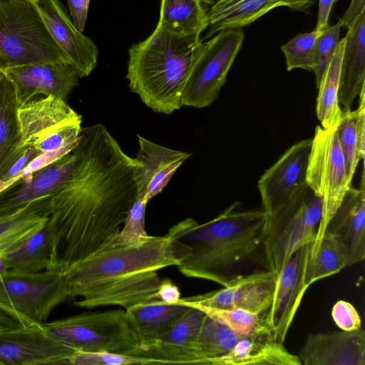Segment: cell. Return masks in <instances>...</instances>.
Returning <instances> with one entry per match:
<instances>
[{"instance_id":"9","label":"cell","mask_w":365,"mask_h":365,"mask_svg":"<svg viewBox=\"0 0 365 365\" xmlns=\"http://www.w3.org/2000/svg\"><path fill=\"white\" fill-rule=\"evenodd\" d=\"M244 38L242 29H227L202 42L188 73L183 106L202 108L217 99Z\"/></svg>"},{"instance_id":"31","label":"cell","mask_w":365,"mask_h":365,"mask_svg":"<svg viewBox=\"0 0 365 365\" xmlns=\"http://www.w3.org/2000/svg\"><path fill=\"white\" fill-rule=\"evenodd\" d=\"M345 38L340 40L336 51L317 86L316 113L324 128L338 125L343 111L339 101L340 71L345 47Z\"/></svg>"},{"instance_id":"48","label":"cell","mask_w":365,"mask_h":365,"mask_svg":"<svg viewBox=\"0 0 365 365\" xmlns=\"http://www.w3.org/2000/svg\"><path fill=\"white\" fill-rule=\"evenodd\" d=\"M40 153L41 152L35 148H29L16 161L1 180L8 181L19 175L22 170L24 169L25 167Z\"/></svg>"},{"instance_id":"33","label":"cell","mask_w":365,"mask_h":365,"mask_svg":"<svg viewBox=\"0 0 365 365\" xmlns=\"http://www.w3.org/2000/svg\"><path fill=\"white\" fill-rule=\"evenodd\" d=\"M346 267L347 259L344 247L334 235L326 232L317 247L307 258L305 284L309 287L317 281L335 274Z\"/></svg>"},{"instance_id":"38","label":"cell","mask_w":365,"mask_h":365,"mask_svg":"<svg viewBox=\"0 0 365 365\" xmlns=\"http://www.w3.org/2000/svg\"><path fill=\"white\" fill-rule=\"evenodd\" d=\"M148 202L136 197L124 220L123 227L106 247L138 245L148 239L150 235L147 234L145 227V208Z\"/></svg>"},{"instance_id":"36","label":"cell","mask_w":365,"mask_h":365,"mask_svg":"<svg viewBox=\"0 0 365 365\" xmlns=\"http://www.w3.org/2000/svg\"><path fill=\"white\" fill-rule=\"evenodd\" d=\"M51 209V195H46L0 215V236L32 222L48 217Z\"/></svg>"},{"instance_id":"2","label":"cell","mask_w":365,"mask_h":365,"mask_svg":"<svg viewBox=\"0 0 365 365\" xmlns=\"http://www.w3.org/2000/svg\"><path fill=\"white\" fill-rule=\"evenodd\" d=\"M267 217L262 208L247 210L237 201L203 224L190 217L177 223L168 235L179 271L224 287L251 264L260 262L267 269L263 245Z\"/></svg>"},{"instance_id":"26","label":"cell","mask_w":365,"mask_h":365,"mask_svg":"<svg viewBox=\"0 0 365 365\" xmlns=\"http://www.w3.org/2000/svg\"><path fill=\"white\" fill-rule=\"evenodd\" d=\"M342 58L339 101L343 112L351 106L365 87V10L347 29Z\"/></svg>"},{"instance_id":"44","label":"cell","mask_w":365,"mask_h":365,"mask_svg":"<svg viewBox=\"0 0 365 365\" xmlns=\"http://www.w3.org/2000/svg\"><path fill=\"white\" fill-rule=\"evenodd\" d=\"M33 323L15 310L0 303V333L16 329Z\"/></svg>"},{"instance_id":"24","label":"cell","mask_w":365,"mask_h":365,"mask_svg":"<svg viewBox=\"0 0 365 365\" xmlns=\"http://www.w3.org/2000/svg\"><path fill=\"white\" fill-rule=\"evenodd\" d=\"M315 0H217L210 11L209 29L205 38L227 30L242 29L273 9L288 7L293 11L308 12Z\"/></svg>"},{"instance_id":"28","label":"cell","mask_w":365,"mask_h":365,"mask_svg":"<svg viewBox=\"0 0 365 365\" xmlns=\"http://www.w3.org/2000/svg\"><path fill=\"white\" fill-rule=\"evenodd\" d=\"M214 0H160L157 26L181 36L200 38L209 26Z\"/></svg>"},{"instance_id":"34","label":"cell","mask_w":365,"mask_h":365,"mask_svg":"<svg viewBox=\"0 0 365 365\" xmlns=\"http://www.w3.org/2000/svg\"><path fill=\"white\" fill-rule=\"evenodd\" d=\"M196 308L200 309L205 314L241 336H247L268 329L264 324L261 317L245 310L206 307Z\"/></svg>"},{"instance_id":"13","label":"cell","mask_w":365,"mask_h":365,"mask_svg":"<svg viewBox=\"0 0 365 365\" xmlns=\"http://www.w3.org/2000/svg\"><path fill=\"white\" fill-rule=\"evenodd\" d=\"M312 244L297 250L277 276L272 302L262 317L273 339L282 344L309 288L304 274Z\"/></svg>"},{"instance_id":"20","label":"cell","mask_w":365,"mask_h":365,"mask_svg":"<svg viewBox=\"0 0 365 365\" xmlns=\"http://www.w3.org/2000/svg\"><path fill=\"white\" fill-rule=\"evenodd\" d=\"M298 356L304 365H365V331L311 334Z\"/></svg>"},{"instance_id":"19","label":"cell","mask_w":365,"mask_h":365,"mask_svg":"<svg viewBox=\"0 0 365 365\" xmlns=\"http://www.w3.org/2000/svg\"><path fill=\"white\" fill-rule=\"evenodd\" d=\"M20 148H36L63 127L81 121V116L59 98H35L19 107Z\"/></svg>"},{"instance_id":"15","label":"cell","mask_w":365,"mask_h":365,"mask_svg":"<svg viewBox=\"0 0 365 365\" xmlns=\"http://www.w3.org/2000/svg\"><path fill=\"white\" fill-rule=\"evenodd\" d=\"M13 82L19 107L38 96H53L66 101L80 76L67 62H44L2 69Z\"/></svg>"},{"instance_id":"10","label":"cell","mask_w":365,"mask_h":365,"mask_svg":"<svg viewBox=\"0 0 365 365\" xmlns=\"http://www.w3.org/2000/svg\"><path fill=\"white\" fill-rule=\"evenodd\" d=\"M63 269L29 273L7 269L0 272V303L35 323H44L51 310L69 299Z\"/></svg>"},{"instance_id":"25","label":"cell","mask_w":365,"mask_h":365,"mask_svg":"<svg viewBox=\"0 0 365 365\" xmlns=\"http://www.w3.org/2000/svg\"><path fill=\"white\" fill-rule=\"evenodd\" d=\"M210 365H302V362L267 329L244 336L227 354Z\"/></svg>"},{"instance_id":"46","label":"cell","mask_w":365,"mask_h":365,"mask_svg":"<svg viewBox=\"0 0 365 365\" xmlns=\"http://www.w3.org/2000/svg\"><path fill=\"white\" fill-rule=\"evenodd\" d=\"M359 104L357 108L356 136L359 155L361 160H364L365 153V87L361 89Z\"/></svg>"},{"instance_id":"5","label":"cell","mask_w":365,"mask_h":365,"mask_svg":"<svg viewBox=\"0 0 365 365\" xmlns=\"http://www.w3.org/2000/svg\"><path fill=\"white\" fill-rule=\"evenodd\" d=\"M44 62L69 61L34 1L0 0V69Z\"/></svg>"},{"instance_id":"21","label":"cell","mask_w":365,"mask_h":365,"mask_svg":"<svg viewBox=\"0 0 365 365\" xmlns=\"http://www.w3.org/2000/svg\"><path fill=\"white\" fill-rule=\"evenodd\" d=\"M364 187L363 165L360 188L351 186L325 230L341 242L346 253L347 267L365 258Z\"/></svg>"},{"instance_id":"27","label":"cell","mask_w":365,"mask_h":365,"mask_svg":"<svg viewBox=\"0 0 365 365\" xmlns=\"http://www.w3.org/2000/svg\"><path fill=\"white\" fill-rule=\"evenodd\" d=\"M19 104L15 86L0 69V180L28 148H20Z\"/></svg>"},{"instance_id":"23","label":"cell","mask_w":365,"mask_h":365,"mask_svg":"<svg viewBox=\"0 0 365 365\" xmlns=\"http://www.w3.org/2000/svg\"><path fill=\"white\" fill-rule=\"evenodd\" d=\"M160 282L157 270L130 274L94 288L75 304L86 308L118 305L127 309L158 299L157 292Z\"/></svg>"},{"instance_id":"30","label":"cell","mask_w":365,"mask_h":365,"mask_svg":"<svg viewBox=\"0 0 365 365\" xmlns=\"http://www.w3.org/2000/svg\"><path fill=\"white\" fill-rule=\"evenodd\" d=\"M188 309L185 305L168 304L160 299H153L125 310L142 343L165 334Z\"/></svg>"},{"instance_id":"1","label":"cell","mask_w":365,"mask_h":365,"mask_svg":"<svg viewBox=\"0 0 365 365\" xmlns=\"http://www.w3.org/2000/svg\"><path fill=\"white\" fill-rule=\"evenodd\" d=\"M71 152L75 164L51 195L48 220L63 270L106 247L137 197L133 158L103 125L82 128Z\"/></svg>"},{"instance_id":"4","label":"cell","mask_w":365,"mask_h":365,"mask_svg":"<svg viewBox=\"0 0 365 365\" xmlns=\"http://www.w3.org/2000/svg\"><path fill=\"white\" fill-rule=\"evenodd\" d=\"M178 264L168 234L150 236L138 245L104 248L69 267L63 271L65 289L69 298L83 297L110 281Z\"/></svg>"},{"instance_id":"22","label":"cell","mask_w":365,"mask_h":365,"mask_svg":"<svg viewBox=\"0 0 365 365\" xmlns=\"http://www.w3.org/2000/svg\"><path fill=\"white\" fill-rule=\"evenodd\" d=\"M76 161L71 152L54 163L22 176L0 192V215L37 198L52 195L71 171Z\"/></svg>"},{"instance_id":"50","label":"cell","mask_w":365,"mask_h":365,"mask_svg":"<svg viewBox=\"0 0 365 365\" xmlns=\"http://www.w3.org/2000/svg\"><path fill=\"white\" fill-rule=\"evenodd\" d=\"M337 0H319L315 31L321 32L329 26V18L334 4Z\"/></svg>"},{"instance_id":"18","label":"cell","mask_w":365,"mask_h":365,"mask_svg":"<svg viewBox=\"0 0 365 365\" xmlns=\"http://www.w3.org/2000/svg\"><path fill=\"white\" fill-rule=\"evenodd\" d=\"M204 317L200 309L189 307L168 331L157 339L142 342L137 356L148 359L153 364H196L194 346Z\"/></svg>"},{"instance_id":"42","label":"cell","mask_w":365,"mask_h":365,"mask_svg":"<svg viewBox=\"0 0 365 365\" xmlns=\"http://www.w3.org/2000/svg\"><path fill=\"white\" fill-rule=\"evenodd\" d=\"M331 317L342 331H354L361 328V319L355 307L349 302L337 301L332 307Z\"/></svg>"},{"instance_id":"16","label":"cell","mask_w":365,"mask_h":365,"mask_svg":"<svg viewBox=\"0 0 365 365\" xmlns=\"http://www.w3.org/2000/svg\"><path fill=\"white\" fill-rule=\"evenodd\" d=\"M34 1L53 39L80 78L88 76L97 65L96 45L76 28L59 0Z\"/></svg>"},{"instance_id":"3","label":"cell","mask_w":365,"mask_h":365,"mask_svg":"<svg viewBox=\"0 0 365 365\" xmlns=\"http://www.w3.org/2000/svg\"><path fill=\"white\" fill-rule=\"evenodd\" d=\"M202 45L200 38L178 36L156 26L128 50L126 78L131 91L155 112L168 115L179 110L189 71Z\"/></svg>"},{"instance_id":"17","label":"cell","mask_w":365,"mask_h":365,"mask_svg":"<svg viewBox=\"0 0 365 365\" xmlns=\"http://www.w3.org/2000/svg\"><path fill=\"white\" fill-rule=\"evenodd\" d=\"M139 150L134 160L133 179L137 197L148 202L167 185L191 154L155 143L138 135Z\"/></svg>"},{"instance_id":"43","label":"cell","mask_w":365,"mask_h":365,"mask_svg":"<svg viewBox=\"0 0 365 365\" xmlns=\"http://www.w3.org/2000/svg\"><path fill=\"white\" fill-rule=\"evenodd\" d=\"M73 150L71 148H63L53 151L41 153L34 158L19 173L23 176L38 170L59 160Z\"/></svg>"},{"instance_id":"8","label":"cell","mask_w":365,"mask_h":365,"mask_svg":"<svg viewBox=\"0 0 365 365\" xmlns=\"http://www.w3.org/2000/svg\"><path fill=\"white\" fill-rule=\"evenodd\" d=\"M306 182L322 202V218L312 244V253L320 243L327 224L351 186L339 141L337 125L331 128L316 127L312 139Z\"/></svg>"},{"instance_id":"12","label":"cell","mask_w":365,"mask_h":365,"mask_svg":"<svg viewBox=\"0 0 365 365\" xmlns=\"http://www.w3.org/2000/svg\"><path fill=\"white\" fill-rule=\"evenodd\" d=\"M276 279L270 270H256L236 277L220 289L180 299L177 304L242 309L262 318L272 302Z\"/></svg>"},{"instance_id":"37","label":"cell","mask_w":365,"mask_h":365,"mask_svg":"<svg viewBox=\"0 0 365 365\" xmlns=\"http://www.w3.org/2000/svg\"><path fill=\"white\" fill-rule=\"evenodd\" d=\"M357 114V109L343 112L337 125L339 141L345 160L348 180L351 184L361 160L356 136Z\"/></svg>"},{"instance_id":"11","label":"cell","mask_w":365,"mask_h":365,"mask_svg":"<svg viewBox=\"0 0 365 365\" xmlns=\"http://www.w3.org/2000/svg\"><path fill=\"white\" fill-rule=\"evenodd\" d=\"M312 139L300 140L288 148L257 182L262 206L271 216L300 195L308 187L307 167Z\"/></svg>"},{"instance_id":"7","label":"cell","mask_w":365,"mask_h":365,"mask_svg":"<svg viewBox=\"0 0 365 365\" xmlns=\"http://www.w3.org/2000/svg\"><path fill=\"white\" fill-rule=\"evenodd\" d=\"M321 218V200L309 187L268 216L263 244L267 269L277 276L297 250L313 243Z\"/></svg>"},{"instance_id":"41","label":"cell","mask_w":365,"mask_h":365,"mask_svg":"<svg viewBox=\"0 0 365 365\" xmlns=\"http://www.w3.org/2000/svg\"><path fill=\"white\" fill-rule=\"evenodd\" d=\"M48 217L32 222L0 236V257L20 246L29 236L38 230L48 220Z\"/></svg>"},{"instance_id":"39","label":"cell","mask_w":365,"mask_h":365,"mask_svg":"<svg viewBox=\"0 0 365 365\" xmlns=\"http://www.w3.org/2000/svg\"><path fill=\"white\" fill-rule=\"evenodd\" d=\"M341 26L339 21L329 26L321 31L315 43V68L314 73L317 86L322 76L332 58L340 41L339 35Z\"/></svg>"},{"instance_id":"35","label":"cell","mask_w":365,"mask_h":365,"mask_svg":"<svg viewBox=\"0 0 365 365\" xmlns=\"http://www.w3.org/2000/svg\"><path fill=\"white\" fill-rule=\"evenodd\" d=\"M320 32L315 30L299 34L281 46L287 70L302 68L314 71L315 68V43Z\"/></svg>"},{"instance_id":"49","label":"cell","mask_w":365,"mask_h":365,"mask_svg":"<svg viewBox=\"0 0 365 365\" xmlns=\"http://www.w3.org/2000/svg\"><path fill=\"white\" fill-rule=\"evenodd\" d=\"M364 10H365V0H351L346 12L339 19L341 27L348 29Z\"/></svg>"},{"instance_id":"29","label":"cell","mask_w":365,"mask_h":365,"mask_svg":"<svg viewBox=\"0 0 365 365\" xmlns=\"http://www.w3.org/2000/svg\"><path fill=\"white\" fill-rule=\"evenodd\" d=\"M3 257L9 269L19 272L35 273L61 269L58 266L53 232L48 220L20 246Z\"/></svg>"},{"instance_id":"32","label":"cell","mask_w":365,"mask_h":365,"mask_svg":"<svg viewBox=\"0 0 365 365\" xmlns=\"http://www.w3.org/2000/svg\"><path fill=\"white\" fill-rule=\"evenodd\" d=\"M244 336L205 314L194 346L196 364L210 362L227 354Z\"/></svg>"},{"instance_id":"51","label":"cell","mask_w":365,"mask_h":365,"mask_svg":"<svg viewBox=\"0 0 365 365\" xmlns=\"http://www.w3.org/2000/svg\"><path fill=\"white\" fill-rule=\"evenodd\" d=\"M7 269H9L7 262L3 257H0V272Z\"/></svg>"},{"instance_id":"6","label":"cell","mask_w":365,"mask_h":365,"mask_svg":"<svg viewBox=\"0 0 365 365\" xmlns=\"http://www.w3.org/2000/svg\"><path fill=\"white\" fill-rule=\"evenodd\" d=\"M47 333L77 351L137 356L140 340L126 310L83 313L42 323Z\"/></svg>"},{"instance_id":"40","label":"cell","mask_w":365,"mask_h":365,"mask_svg":"<svg viewBox=\"0 0 365 365\" xmlns=\"http://www.w3.org/2000/svg\"><path fill=\"white\" fill-rule=\"evenodd\" d=\"M69 365L153 364L148 359L108 352L78 351L68 359Z\"/></svg>"},{"instance_id":"45","label":"cell","mask_w":365,"mask_h":365,"mask_svg":"<svg viewBox=\"0 0 365 365\" xmlns=\"http://www.w3.org/2000/svg\"><path fill=\"white\" fill-rule=\"evenodd\" d=\"M67 2L73 24L83 33L88 18L90 0H67Z\"/></svg>"},{"instance_id":"47","label":"cell","mask_w":365,"mask_h":365,"mask_svg":"<svg viewBox=\"0 0 365 365\" xmlns=\"http://www.w3.org/2000/svg\"><path fill=\"white\" fill-rule=\"evenodd\" d=\"M157 297L158 299L168 304H177L181 299L178 287L169 279H161Z\"/></svg>"},{"instance_id":"14","label":"cell","mask_w":365,"mask_h":365,"mask_svg":"<svg viewBox=\"0 0 365 365\" xmlns=\"http://www.w3.org/2000/svg\"><path fill=\"white\" fill-rule=\"evenodd\" d=\"M76 352L51 336L42 323L0 333V365L66 364Z\"/></svg>"}]
</instances>
